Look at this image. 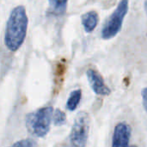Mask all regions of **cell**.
I'll use <instances>...</instances> for the list:
<instances>
[{
  "mask_svg": "<svg viewBox=\"0 0 147 147\" xmlns=\"http://www.w3.org/2000/svg\"><path fill=\"white\" fill-rule=\"evenodd\" d=\"M82 97V90H73L70 96L68 98L67 103H66V107L70 111H74L76 110V109L78 108L80 100Z\"/></svg>",
  "mask_w": 147,
  "mask_h": 147,
  "instance_id": "cell-9",
  "label": "cell"
},
{
  "mask_svg": "<svg viewBox=\"0 0 147 147\" xmlns=\"http://www.w3.org/2000/svg\"><path fill=\"white\" fill-rule=\"evenodd\" d=\"M53 122L56 126L63 125L65 122V115L60 109H56L53 114Z\"/></svg>",
  "mask_w": 147,
  "mask_h": 147,
  "instance_id": "cell-10",
  "label": "cell"
},
{
  "mask_svg": "<svg viewBox=\"0 0 147 147\" xmlns=\"http://www.w3.org/2000/svg\"><path fill=\"white\" fill-rule=\"evenodd\" d=\"M10 147H37L36 143L32 140H22L15 143Z\"/></svg>",
  "mask_w": 147,
  "mask_h": 147,
  "instance_id": "cell-11",
  "label": "cell"
},
{
  "mask_svg": "<svg viewBox=\"0 0 147 147\" xmlns=\"http://www.w3.org/2000/svg\"><path fill=\"white\" fill-rule=\"evenodd\" d=\"M81 22L85 32L90 33L96 28L99 22L98 14L95 10H91L87 13H84L81 16Z\"/></svg>",
  "mask_w": 147,
  "mask_h": 147,
  "instance_id": "cell-7",
  "label": "cell"
},
{
  "mask_svg": "<svg viewBox=\"0 0 147 147\" xmlns=\"http://www.w3.org/2000/svg\"><path fill=\"white\" fill-rule=\"evenodd\" d=\"M146 89L144 88L142 90L141 92V96H142V101H143V107L145 109H146Z\"/></svg>",
  "mask_w": 147,
  "mask_h": 147,
  "instance_id": "cell-12",
  "label": "cell"
},
{
  "mask_svg": "<svg viewBox=\"0 0 147 147\" xmlns=\"http://www.w3.org/2000/svg\"><path fill=\"white\" fill-rule=\"evenodd\" d=\"M28 23L25 7L19 5L14 8L7 21L4 35V43L9 50L16 52L21 47L26 38Z\"/></svg>",
  "mask_w": 147,
  "mask_h": 147,
  "instance_id": "cell-1",
  "label": "cell"
},
{
  "mask_svg": "<svg viewBox=\"0 0 147 147\" xmlns=\"http://www.w3.org/2000/svg\"><path fill=\"white\" fill-rule=\"evenodd\" d=\"M128 0H121L114 12L109 16L102 29V38L110 40L121 30L124 18L128 11Z\"/></svg>",
  "mask_w": 147,
  "mask_h": 147,
  "instance_id": "cell-3",
  "label": "cell"
},
{
  "mask_svg": "<svg viewBox=\"0 0 147 147\" xmlns=\"http://www.w3.org/2000/svg\"><path fill=\"white\" fill-rule=\"evenodd\" d=\"M132 130L129 125L121 122L119 123L113 134L112 147H136L130 145Z\"/></svg>",
  "mask_w": 147,
  "mask_h": 147,
  "instance_id": "cell-5",
  "label": "cell"
},
{
  "mask_svg": "<svg viewBox=\"0 0 147 147\" xmlns=\"http://www.w3.org/2000/svg\"><path fill=\"white\" fill-rule=\"evenodd\" d=\"M90 121L85 112H81L76 117L71 131L70 140L74 147H85L89 137Z\"/></svg>",
  "mask_w": 147,
  "mask_h": 147,
  "instance_id": "cell-4",
  "label": "cell"
},
{
  "mask_svg": "<svg viewBox=\"0 0 147 147\" xmlns=\"http://www.w3.org/2000/svg\"><path fill=\"white\" fill-rule=\"evenodd\" d=\"M53 109L51 106L41 108L27 115L26 127L28 131L34 136L43 138L50 129L51 119Z\"/></svg>",
  "mask_w": 147,
  "mask_h": 147,
  "instance_id": "cell-2",
  "label": "cell"
},
{
  "mask_svg": "<svg viewBox=\"0 0 147 147\" xmlns=\"http://www.w3.org/2000/svg\"><path fill=\"white\" fill-rule=\"evenodd\" d=\"M86 75L91 89L96 95L109 96L110 94V89L105 84L102 77L96 71L93 69H89Z\"/></svg>",
  "mask_w": 147,
  "mask_h": 147,
  "instance_id": "cell-6",
  "label": "cell"
},
{
  "mask_svg": "<svg viewBox=\"0 0 147 147\" xmlns=\"http://www.w3.org/2000/svg\"><path fill=\"white\" fill-rule=\"evenodd\" d=\"M48 3L49 9L52 14L61 16L66 11L68 0H48Z\"/></svg>",
  "mask_w": 147,
  "mask_h": 147,
  "instance_id": "cell-8",
  "label": "cell"
}]
</instances>
